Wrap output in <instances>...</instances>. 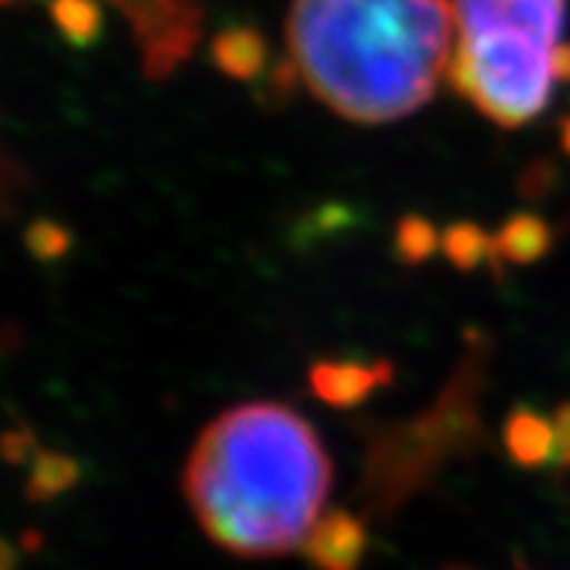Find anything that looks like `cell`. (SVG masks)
<instances>
[{
    "mask_svg": "<svg viewBox=\"0 0 570 570\" xmlns=\"http://www.w3.org/2000/svg\"><path fill=\"white\" fill-rule=\"evenodd\" d=\"M495 239L498 277L503 265H533L548 254L553 245V230L535 213H515L501 225V230L492 236Z\"/></svg>",
    "mask_w": 570,
    "mask_h": 570,
    "instance_id": "9c48e42d",
    "label": "cell"
},
{
    "mask_svg": "<svg viewBox=\"0 0 570 570\" xmlns=\"http://www.w3.org/2000/svg\"><path fill=\"white\" fill-rule=\"evenodd\" d=\"M458 45L451 0H292L285 47L294 79L358 126L425 108Z\"/></svg>",
    "mask_w": 570,
    "mask_h": 570,
    "instance_id": "7a4b0ae2",
    "label": "cell"
},
{
    "mask_svg": "<svg viewBox=\"0 0 570 570\" xmlns=\"http://www.w3.org/2000/svg\"><path fill=\"white\" fill-rule=\"evenodd\" d=\"M458 45L449 65V85L501 128L535 120L556 79V50L510 16L507 0H451Z\"/></svg>",
    "mask_w": 570,
    "mask_h": 570,
    "instance_id": "3957f363",
    "label": "cell"
},
{
    "mask_svg": "<svg viewBox=\"0 0 570 570\" xmlns=\"http://www.w3.org/2000/svg\"><path fill=\"white\" fill-rule=\"evenodd\" d=\"M556 428V451H553V469L559 472H570V402L556 407L553 413Z\"/></svg>",
    "mask_w": 570,
    "mask_h": 570,
    "instance_id": "e0dca14e",
    "label": "cell"
},
{
    "mask_svg": "<svg viewBox=\"0 0 570 570\" xmlns=\"http://www.w3.org/2000/svg\"><path fill=\"white\" fill-rule=\"evenodd\" d=\"M36 436H32L30 428H9L7 434H3V458L9 463L21 465L23 460L36 458Z\"/></svg>",
    "mask_w": 570,
    "mask_h": 570,
    "instance_id": "ac0fdd59",
    "label": "cell"
},
{
    "mask_svg": "<svg viewBox=\"0 0 570 570\" xmlns=\"http://www.w3.org/2000/svg\"><path fill=\"white\" fill-rule=\"evenodd\" d=\"M79 478H82V469L70 454L38 449L30 463L27 483H23V495L36 503L56 501V498L68 495L70 489L79 483Z\"/></svg>",
    "mask_w": 570,
    "mask_h": 570,
    "instance_id": "8fae6325",
    "label": "cell"
},
{
    "mask_svg": "<svg viewBox=\"0 0 570 570\" xmlns=\"http://www.w3.org/2000/svg\"><path fill=\"white\" fill-rule=\"evenodd\" d=\"M503 449L521 469H541L553 463L556 428L553 420L530 405H515L503 420Z\"/></svg>",
    "mask_w": 570,
    "mask_h": 570,
    "instance_id": "ba28073f",
    "label": "cell"
},
{
    "mask_svg": "<svg viewBox=\"0 0 570 570\" xmlns=\"http://www.w3.org/2000/svg\"><path fill=\"white\" fill-rule=\"evenodd\" d=\"M9 3V0H7ZM126 18L146 79H166L202 38V0H106Z\"/></svg>",
    "mask_w": 570,
    "mask_h": 570,
    "instance_id": "5b68a950",
    "label": "cell"
},
{
    "mask_svg": "<svg viewBox=\"0 0 570 570\" xmlns=\"http://www.w3.org/2000/svg\"><path fill=\"white\" fill-rule=\"evenodd\" d=\"M443 254L458 271H478L489 265L498 277L495 239L478 222H454L443 230Z\"/></svg>",
    "mask_w": 570,
    "mask_h": 570,
    "instance_id": "7c38bea8",
    "label": "cell"
},
{
    "mask_svg": "<svg viewBox=\"0 0 570 570\" xmlns=\"http://www.w3.org/2000/svg\"><path fill=\"white\" fill-rule=\"evenodd\" d=\"M23 245L38 263H56L70 250V230L53 218H38L27 227Z\"/></svg>",
    "mask_w": 570,
    "mask_h": 570,
    "instance_id": "2e32d148",
    "label": "cell"
},
{
    "mask_svg": "<svg viewBox=\"0 0 570 570\" xmlns=\"http://www.w3.org/2000/svg\"><path fill=\"white\" fill-rule=\"evenodd\" d=\"M213 65H216L227 79H239V82H250L263 73L265 59H268V47H265L263 36L250 27H230L222 30L210 45Z\"/></svg>",
    "mask_w": 570,
    "mask_h": 570,
    "instance_id": "30bf717a",
    "label": "cell"
},
{
    "mask_svg": "<svg viewBox=\"0 0 570 570\" xmlns=\"http://www.w3.org/2000/svg\"><path fill=\"white\" fill-rule=\"evenodd\" d=\"M556 79L570 82V45H562L556 50Z\"/></svg>",
    "mask_w": 570,
    "mask_h": 570,
    "instance_id": "d6986e66",
    "label": "cell"
},
{
    "mask_svg": "<svg viewBox=\"0 0 570 570\" xmlns=\"http://www.w3.org/2000/svg\"><path fill=\"white\" fill-rule=\"evenodd\" d=\"M330 487L332 463L317 431L277 402L218 413L184 469V495L207 539L245 559L301 553Z\"/></svg>",
    "mask_w": 570,
    "mask_h": 570,
    "instance_id": "6da1fadb",
    "label": "cell"
},
{
    "mask_svg": "<svg viewBox=\"0 0 570 570\" xmlns=\"http://www.w3.org/2000/svg\"><path fill=\"white\" fill-rule=\"evenodd\" d=\"M507 7H510V16L541 41L553 47L564 45L562 32L568 21V0H507Z\"/></svg>",
    "mask_w": 570,
    "mask_h": 570,
    "instance_id": "4fadbf2b",
    "label": "cell"
},
{
    "mask_svg": "<svg viewBox=\"0 0 570 570\" xmlns=\"http://www.w3.org/2000/svg\"><path fill=\"white\" fill-rule=\"evenodd\" d=\"M53 21L70 45L88 47L99 36L97 0H53Z\"/></svg>",
    "mask_w": 570,
    "mask_h": 570,
    "instance_id": "9a60e30c",
    "label": "cell"
},
{
    "mask_svg": "<svg viewBox=\"0 0 570 570\" xmlns=\"http://www.w3.org/2000/svg\"><path fill=\"white\" fill-rule=\"evenodd\" d=\"M367 550V527L346 510H326L303 544V559L317 570H355Z\"/></svg>",
    "mask_w": 570,
    "mask_h": 570,
    "instance_id": "52a82bcc",
    "label": "cell"
},
{
    "mask_svg": "<svg viewBox=\"0 0 570 570\" xmlns=\"http://www.w3.org/2000/svg\"><path fill=\"white\" fill-rule=\"evenodd\" d=\"M562 142H564V151L570 155V117L564 120V126H562Z\"/></svg>",
    "mask_w": 570,
    "mask_h": 570,
    "instance_id": "ffe728a7",
    "label": "cell"
},
{
    "mask_svg": "<svg viewBox=\"0 0 570 570\" xmlns=\"http://www.w3.org/2000/svg\"><path fill=\"white\" fill-rule=\"evenodd\" d=\"M483 355L469 353L451 375L434 405L399 425L370 434L361 474V498L370 512H396L407 498L428 487L440 465L483 445L478 393L483 382Z\"/></svg>",
    "mask_w": 570,
    "mask_h": 570,
    "instance_id": "277c9868",
    "label": "cell"
},
{
    "mask_svg": "<svg viewBox=\"0 0 570 570\" xmlns=\"http://www.w3.org/2000/svg\"><path fill=\"white\" fill-rule=\"evenodd\" d=\"M396 375L391 361H335L323 358L308 370V387L332 407H355L367 402L379 387H387Z\"/></svg>",
    "mask_w": 570,
    "mask_h": 570,
    "instance_id": "8992f818",
    "label": "cell"
},
{
    "mask_svg": "<svg viewBox=\"0 0 570 570\" xmlns=\"http://www.w3.org/2000/svg\"><path fill=\"white\" fill-rule=\"evenodd\" d=\"M440 248H443V233L436 230L425 216L399 218L396 239H393V256L399 263L413 268V265L428 263Z\"/></svg>",
    "mask_w": 570,
    "mask_h": 570,
    "instance_id": "5bb4252c",
    "label": "cell"
}]
</instances>
